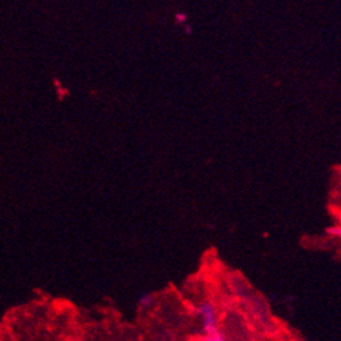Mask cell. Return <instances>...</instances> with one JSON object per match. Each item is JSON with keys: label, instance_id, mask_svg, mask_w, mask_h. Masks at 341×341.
<instances>
[{"label": "cell", "instance_id": "6da1fadb", "mask_svg": "<svg viewBox=\"0 0 341 341\" xmlns=\"http://www.w3.org/2000/svg\"><path fill=\"white\" fill-rule=\"evenodd\" d=\"M199 313L202 317V324H204V330L206 334H212L217 331V319H216V310L213 308V305L206 302V304L201 305L199 308Z\"/></svg>", "mask_w": 341, "mask_h": 341}, {"label": "cell", "instance_id": "7a4b0ae2", "mask_svg": "<svg viewBox=\"0 0 341 341\" xmlns=\"http://www.w3.org/2000/svg\"><path fill=\"white\" fill-rule=\"evenodd\" d=\"M201 341H226V338H224V335L222 334V333L215 331V333H212V334H206V337H205L204 340Z\"/></svg>", "mask_w": 341, "mask_h": 341}]
</instances>
